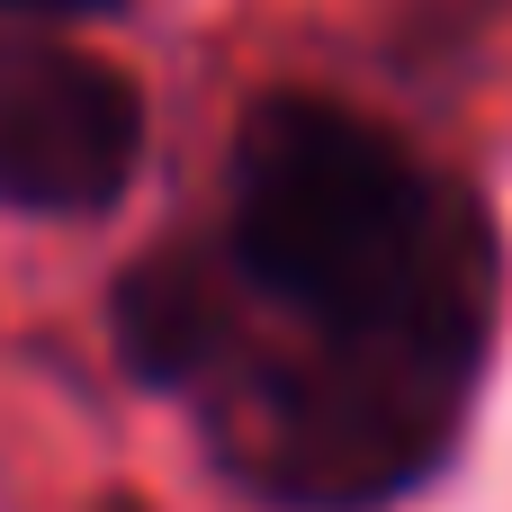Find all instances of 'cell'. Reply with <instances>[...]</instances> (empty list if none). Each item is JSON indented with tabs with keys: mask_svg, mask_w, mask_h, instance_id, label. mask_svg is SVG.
<instances>
[{
	"mask_svg": "<svg viewBox=\"0 0 512 512\" xmlns=\"http://www.w3.org/2000/svg\"><path fill=\"white\" fill-rule=\"evenodd\" d=\"M504 288V225L468 171L279 81L243 99L216 198L108 279V342L243 504L396 512L477 432Z\"/></svg>",
	"mask_w": 512,
	"mask_h": 512,
	"instance_id": "6da1fadb",
	"label": "cell"
},
{
	"mask_svg": "<svg viewBox=\"0 0 512 512\" xmlns=\"http://www.w3.org/2000/svg\"><path fill=\"white\" fill-rule=\"evenodd\" d=\"M153 99L81 27H0V216L99 225L126 207Z\"/></svg>",
	"mask_w": 512,
	"mask_h": 512,
	"instance_id": "7a4b0ae2",
	"label": "cell"
},
{
	"mask_svg": "<svg viewBox=\"0 0 512 512\" xmlns=\"http://www.w3.org/2000/svg\"><path fill=\"white\" fill-rule=\"evenodd\" d=\"M135 0H0V27H99L126 18Z\"/></svg>",
	"mask_w": 512,
	"mask_h": 512,
	"instance_id": "3957f363",
	"label": "cell"
}]
</instances>
